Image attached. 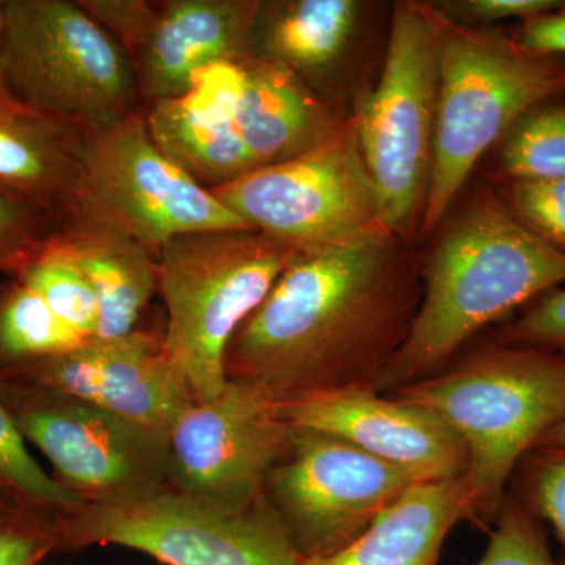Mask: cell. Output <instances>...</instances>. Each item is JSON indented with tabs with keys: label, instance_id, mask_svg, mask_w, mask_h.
Masks as SVG:
<instances>
[{
	"label": "cell",
	"instance_id": "1",
	"mask_svg": "<svg viewBox=\"0 0 565 565\" xmlns=\"http://www.w3.org/2000/svg\"><path fill=\"white\" fill-rule=\"evenodd\" d=\"M422 292V258L388 230L299 252L234 333L226 379L278 403L374 386L404 344Z\"/></svg>",
	"mask_w": 565,
	"mask_h": 565
},
{
	"label": "cell",
	"instance_id": "2",
	"mask_svg": "<svg viewBox=\"0 0 565 565\" xmlns=\"http://www.w3.org/2000/svg\"><path fill=\"white\" fill-rule=\"evenodd\" d=\"M423 292L404 344L374 388L393 394L451 363L471 338L565 282V253L482 184L422 259Z\"/></svg>",
	"mask_w": 565,
	"mask_h": 565
},
{
	"label": "cell",
	"instance_id": "3",
	"mask_svg": "<svg viewBox=\"0 0 565 565\" xmlns=\"http://www.w3.org/2000/svg\"><path fill=\"white\" fill-rule=\"evenodd\" d=\"M434 412L467 449L471 522L493 525L520 463L565 419V356L487 341L393 393Z\"/></svg>",
	"mask_w": 565,
	"mask_h": 565
},
{
	"label": "cell",
	"instance_id": "4",
	"mask_svg": "<svg viewBox=\"0 0 565 565\" xmlns=\"http://www.w3.org/2000/svg\"><path fill=\"white\" fill-rule=\"evenodd\" d=\"M437 11V122L418 236L440 226L476 163L525 111L565 95V58L537 54L512 35Z\"/></svg>",
	"mask_w": 565,
	"mask_h": 565
},
{
	"label": "cell",
	"instance_id": "5",
	"mask_svg": "<svg viewBox=\"0 0 565 565\" xmlns=\"http://www.w3.org/2000/svg\"><path fill=\"white\" fill-rule=\"evenodd\" d=\"M297 253L252 228L184 234L158 252L163 341L195 399L221 393L230 341Z\"/></svg>",
	"mask_w": 565,
	"mask_h": 565
},
{
	"label": "cell",
	"instance_id": "6",
	"mask_svg": "<svg viewBox=\"0 0 565 565\" xmlns=\"http://www.w3.org/2000/svg\"><path fill=\"white\" fill-rule=\"evenodd\" d=\"M0 81L25 109L81 132L141 107L128 54L79 0H2Z\"/></svg>",
	"mask_w": 565,
	"mask_h": 565
},
{
	"label": "cell",
	"instance_id": "7",
	"mask_svg": "<svg viewBox=\"0 0 565 565\" xmlns=\"http://www.w3.org/2000/svg\"><path fill=\"white\" fill-rule=\"evenodd\" d=\"M438 102V11L399 2L377 84L352 115L386 228L412 244L429 188Z\"/></svg>",
	"mask_w": 565,
	"mask_h": 565
},
{
	"label": "cell",
	"instance_id": "8",
	"mask_svg": "<svg viewBox=\"0 0 565 565\" xmlns=\"http://www.w3.org/2000/svg\"><path fill=\"white\" fill-rule=\"evenodd\" d=\"M63 550L117 545L163 565H299L278 516L259 498L230 505L166 487L115 503H84L55 520Z\"/></svg>",
	"mask_w": 565,
	"mask_h": 565
},
{
	"label": "cell",
	"instance_id": "9",
	"mask_svg": "<svg viewBox=\"0 0 565 565\" xmlns=\"http://www.w3.org/2000/svg\"><path fill=\"white\" fill-rule=\"evenodd\" d=\"M82 134L79 185L63 218L109 226L156 256L184 234L250 228L156 145L145 109Z\"/></svg>",
	"mask_w": 565,
	"mask_h": 565
},
{
	"label": "cell",
	"instance_id": "10",
	"mask_svg": "<svg viewBox=\"0 0 565 565\" xmlns=\"http://www.w3.org/2000/svg\"><path fill=\"white\" fill-rule=\"evenodd\" d=\"M211 192L250 228L297 252L343 245L388 230L352 118L313 150Z\"/></svg>",
	"mask_w": 565,
	"mask_h": 565
},
{
	"label": "cell",
	"instance_id": "11",
	"mask_svg": "<svg viewBox=\"0 0 565 565\" xmlns=\"http://www.w3.org/2000/svg\"><path fill=\"white\" fill-rule=\"evenodd\" d=\"M0 396L54 478L84 503H115L170 487L167 441L57 390L0 377Z\"/></svg>",
	"mask_w": 565,
	"mask_h": 565
},
{
	"label": "cell",
	"instance_id": "12",
	"mask_svg": "<svg viewBox=\"0 0 565 565\" xmlns=\"http://www.w3.org/2000/svg\"><path fill=\"white\" fill-rule=\"evenodd\" d=\"M411 475L333 435L292 427L264 486L300 559L330 556L360 537L411 487Z\"/></svg>",
	"mask_w": 565,
	"mask_h": 565
},
{
	"label": "cell",
	"instance_id": "13",
	"mask_svg": "<svg viewBox=\"0 0 565 565\" xmlns=\"http://www.w3.org/2000/svg\"><path fill=\"white\" fill-rule=\"evenodd\" d=\"M291 433L269 393L226 379L221 393L185 405L167 435L170 486L217 503H255Z\"/></svg>",
	"mask_w": 565,
	"mask_h": 565
},
{
	"label": "cell",
	"instance_id": "14",
	"mask_svg": "<svg viewBox=\"0 0 565 565\" xmlns=\"http://www.w3.org/2000/svg\"><path fill=\"white\" fill-rule=\"evenodd\" d=\"M0 377L87 401L166 441L185 405L195 399L163 333L141 330L115 340L92 338L74 351L3 367Z\"/></svg>",
	"mask_w": 565,
	"mask_h": 565
},
{
	"label": "cell",
	"instance_id": "15",
	"mask_svg": "<svg viewBox=\"0 0 565 565\" xmlns=\"http://www.w3.org/2000/svg\"><path fill=\"white\" fill-rule=\"evenodd\" d=\"M292 427L343 438L419 484L462 478L467 449L459 435L434 412L371 385L307 394L280 403Z\"/></svg>",
	"mask_w": 565,
	"mask_h": 565
},
{
	"label": "cell",
	"instance_id": "16",
	"mask_svg": "<svg viewBox=\"0 0 565 565\" xmlns=\"http://www.w3.org/2000/svg\"><path fill=\"white\" fill-rule=\"evenodd\" d=\"M193 84L225 111L255 170L313 150L348 120L291 71L255 54L217 63Z\"/></svg>",
	"mask_w": 565,
	"mask_h": 565
},
{
	"label": "cell",
	"instance_id": "17",
	"mask_svg": "<svg viewBox=\"0 0 565 565\" xmlns=\"http://www.w3.org/2000/svg\"><path fill=\"white\" fill-rule=\"evenodd\" d=\"M263 0H152L150 20L128 51L141 107L172 102L217 63L250 54Z\"/></svg>",
	"mask_w": 565,
	"mask_h": 565
},
{
	"label": "cell",
	"instance_id": "18",
	"mask_svg": "<svg viewBox=\"0 0 565 565\" xmlns=\"http://www.w3.org/2000/svg\"><path fill=\"white\" fill-rule=\"evenodd\" d=\"M364 6L355 0H263L250 54L278 63L326 102L351 50Z\"/></svg>",
	"mask_w": 565,
	"mask_h": 565
},
{
	"label": "cell",
	"instance_id": "19",
	"mask_svg": "<svg viewBox=\"0 0 565 565\" xmlns=\"http://www.w3.org/2000/svg\"><path fill=\"white\" fill-rule=\"evenodd\" d=\"M79 267L98 303V340L132 333L158 292V256L109 226L66 217L50 239Z\"/></svg>",
	"mask_w": 565,
	"mask_h": 565
},
{
	"label": "cell",
	"instance_id": "20",
	"mask_svg": "<svg viewBox=\"0 0 565 565\" xmlns=\"http://www.w3.org/2000/svg\"><path fill=\"white\" fill-rule=\"evenodd\" d=\"M462 520H473L465 476L415 484L351 545L299 565H440L446 537Z\"/></svg>",
	"mask_w": 565,
	"mask_h": 565
},
{
	"label": "cell",
	"instance_id": "21",
	"mask_svg": "<svg viewBox=\"0 0 565 565\" xmlns=\"http://www.w3.org/2000/svg\"><path fill=\"white\" fill-rule=\"evenodd\" d=\"M84 134L21 104L0 109V192L62 222L81 180Z\"/></svg>",
	"mask_w": 565,
	"mask_h": 565
},
{
	"label": "cell",
	"instance_id": "22",
	"mask_svg": "<svg viewBox=\"0 0 565 565\" xmlns=\"http://www.w3.org/2000/svg\"><path fill=\"white\" fill-rule=\"evenodd\" d=\"M143 109L156 145L203 188L214 191L255 172L225 111L199 84L181 98Z\"/></svg>",
	"mask_w": 565,
	"mask_h": 565
},
{
	"label": "cell",
	"instance_id": "23",
	"mask_svg": "<svg viewBox=\"0 0 565 565\" xmlns=\"http://www.w3.org/2000/svg\"><path fill=\"white\" fill-rule=\"evenodd\" d=\"M494 180H565V95L531 107L498 141Z\"/></svg>",
	"mask_w": 565,
	"mask_h": 565
},
{
	"label": "cell",
	"instance_id": "24",
	"mask_svg": "<svg viewBox=\"0 0 565 565\" xmlns=\"http://www.w3.org/2000/svg\"><path fill=\"white\" fill-rule=\"evenodd\" d=\"M85 341L21 281L0 288V370L74 351Z\"/></svg>",
	"mask_w": 565,
	"mask_h": 565
},
{
	"label": "cell",
	"instance_id": "25",
	"mask_svg": "<svg viewBox=\"0 0 565 565\" xmlns=\"http://www.w3.org/2000/svg\"><path fill=\"white\" fill-rule=\"evenodd\" d=\"M0 487L21 508L57 520L84 504L76 493L47 473L32 455L9 407L0 396Z\"/></svg>",
	"mask_w": 565,
	"mask_h": 565
},
{
	"label": "cell",
	"instance_id": "26",
	"mask_svg": "<svg viewBox=\"0 0 565 565\" xmlns=\"http://www.w3.org/2000/svg\"><path fill=\"white\" fill-rule=\"evenodd\" d=\"M14 280L39 294L52 313L76 330L85 340L95 338L98 329V303L90 282L76 264L71 263L50 243L18 269Z\"/></svg>",
	"mask_w": 565,
	"mask_h": 565
},
{
	"label": "cell",
	"instance_id": "27",
	"mask_svg": "<svg viewBox=\"0 0 565 565\" xmlns=\"http://www.w3.org/2000/svg\"><path fill=\"white\" fill-rule=\"evenodd\" d=\"M475 565H563L550 552L544 523L514 494L494 520L484 555Z\"/></svg>",
	"mask_w": 565,
	"mask_h": 565
},
{
	"label": "cell",
	"instance_id": "28",
	"mask_svg": "<svg viewBox=\"0 0 565 565\" xmlns=\"http://www.w3.org/2000/svg\"><path fill=\"white\" fill-rule=\"evenodd\" d=\"M516 493L565 546V448H535L516 470ZM515 478V476H514Z\"/></svg>",
	"mask_w": 565,
	"mask_h": 565
},
{
	"label": "cell",
	"instance_id": "29",
	"mask_svg": "<svg viewBox=\"0 0 565 565\" xmlns=\"http://www.w3.org/2000/svg\"><path fill=\"white\" fill-rule=\"evenodd\" d=\"M58 225L50 212L0 192V274H14L35 258Z\"/></svg>",
	"mask_w": 565,
	"mask_h": 565
},
{
	"label": "cell",
	"instance_id": "30",
	"mask_svg": "<svg viewBox=\"0 0 565 565\" xmlns=\"http://www.w3.org/2000/svg\"><path fill=\"white\" fill-rule=\"evenodd\" d=\"M523 225L565 253V180L494 182Z\"/></svg>",
	"mask_w": 565,
	"mask_h": 565
},
{
	"label": "cell",
	"instance_id": "31",
	"mask_svg": "<svg viewBox=\"0 0 565 565\" xmlns=\"http://www.w3.org/2000/svg\"><path fill=\"white\" fill-rule=\"evenodd\" d=\"M489 341L523 345L565 356V288H555L527 303L493 330Z\"/></svg>",
	"mask_w": 565,
	"mask_h": 565
},
{
	"label": "cell",
	"instance_id": "32",
	"mask_svg": "<svg viewBox=\"0 0 565 565\" xmlns=\"http://www.w3.org/2000/svg\"><path fill=\"white\" fill-rule=\"evenodd\" d=\"M61 548L54 520L24 508L0 514V565H36Z\"/></svg>",
	"mask_w": 565,
	"mask_h": 565
},
{
	"label": "cell",
	"instance_id": "33",
	"mask_svg": "<svg viewBox=\"0 0 565 565\" xmlns=\"http://www.w3.org/2000/svg\"><path fill=\"white\" fill-rule=\"evenodd\" d=\"M445 17L475 28H490L494 22L527 21L539 14L563 9L561 0H457L434 3Z\"/></svg>",
	"mask_w": 565,
	"mask_h": 565
},
{
	"label": "cell",
	"instance_id": "34",
	"mask_svg": "<svg viewBox=\"0 0 565 565\" xmlns=\"http://www.w3.org/2000/svg\"><path fill=\"white\" fill-rule=\"evenodd\" d=\"M512 36L526 50L565 58V7L523 21Z\"/></svg>",
	"mask_w": 565,
	"mask_h": 565
},
{
	"label": "cell",
	"instance_id": "35",
	"mask_svg": "<svg viewBox=\"0 0 565 565\" xmlns=\"http://www.w3.org/2000/svg\"><path fill=\"white\" fill-rule=\"evenodd\" d=\"M537 448H565V419L541 438Z\"/></svg>",
	"mask_w": 565,
	"mask_h": 565
},
{
	"label": "cell",
	"instance_id": "36",
	"mask_svg": "<svg viewBox=\"0 0 565 565\" xmlns=\"http://www.w3.org/2000/svg\"><path fill=\"white\" fill-rule=\"evenodd\" d=\"M14 508H21V505H18L14 503L13 500H11L10 494L6 492V490L0 487V514L2 512L10 511V509Z\"/></svg>",
	"mask_w": 565,
	"mask_h": 565
},
{
	"label": "cell",
	"instance_id": "37",
	"mask_svg": "<svg viewBox=\"0 0 565 565\" xmlns=\"http://www.w3.org/2000/svg\"><path fill=\"white\" fill-rule=\"evenodd\" d=\"M17 102L9 95V92L3 87L2 81H0V109L3 107L17 106Z\"/></svg>",
	"mask_w": 565,
	"mask_h": 565
},
{
	"label": "cell",
	"instance_id": "38",
	"mask_svg": "<svg viewBox=\"0 0 565 565\" xmlns=\"http://www.w3.org/2000/svg\"><path fill=\"white\" fill-rule=\"evenodd\" d=\"M2 36H3V13H2V0H0V50H2Z\"/></svg>",
	"mask_w": 565,
	"mask_h": 565
}]
</instances>
